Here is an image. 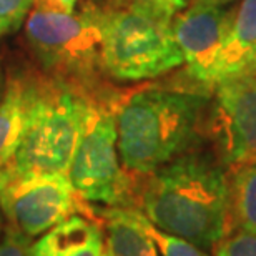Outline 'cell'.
<instances>
[{
    "label": "cell",
    "instance_id": "6da1fadb",
    "mask_svg": "<svg viewBox=\"0 0 256 256\" xmlns=\"http://www.w3.org/2000/svg\"><path fill=\"white\" fill-rule=\"evenodd\" d=\"M146 218L203 250L226 236L230 180L224 168L203 153H183L150 173L142 194Z\"/></svg>",
    "mask_w": 256,
    "mask_h": 256
},
{
    "label": "cell",
    "instance_id": "7a4b0ae2",
    "mask_svg": "<svg viewBox=\"0 0 256 256\" xmlns=\"http://www.w3.org/2000/svg\"><path fill=\"white\" fill-rule=\"evenodd\" d=\"M206 105L208 92L148 86L128 95L115 112L125 170L150 175L186 153Z\"/></svg>",
    "mask_w": 256,
    "mask_h": 256
},
{
    "label": "cell",
    "instance_id": "3957f363",
    "mask_svg": "<svg viewBox=\"0 0 256 256\" xmlns=\"http://www.w3.org/2000/svg\"><path fill=\"white\" fill-rule=\"evenodd\" d=\"M25 100L22 140L5 172L68 175L94 102L80 86L55 76L25 80Z\"/></svg>",
    "mask_w": 256,
    "mask_h": 256
},
{
    "label": "cell",
    "instance_id": "277c9868",
    "mask_svg": "<svg viewBox=\"0 0 256 256\" xmlns=\"http://www.w3.org/2000/svg\"><path fill=\"white\" fill-rule=\"evenodd\" d=\"M172 20L132 7H98L102 70L118 82H142L182 66Z\"/></svg>",
    "mask_w": 256,
    "mask_h": 256
},
{
    "label": "cell",
    "instance_id": "5b68a950",
    "mask_svg": "<svg viewBox=\"0 0 256 256\" xmlns=\"http://www.w3.org/2000/svg\"><path fill=\"white\" fill-rule=\"evenodd\" d=\"M25 35L50 76L76 85L75 82L88 78L100 66L98 5L95 4H86L75 14L65 12L52 0H35L25 20Z\"/></svg>",
    "mask_w": 256,
    "mask_h": 256
},
{
    "label": "cell",
    "instance_id": "8992f818",
    "mask_svg": "<svg viewBox=\"0 0 256 256\" xmlns=\"http://www.w3.org/2000/svg\"><path fill=\"white\" fill-rule=\"evenodd\" d=\"M76 196L106 206H120L130 192L118 153L115 114L94 104L68 168Z\"/></svg>",
    "mask_w": 256,
    "mask_h": 256
},
{
    "label": "cell",
    "instance_id": "52a82bcc",
    "mask_svg": "<svg viewBox=\"0 0 256 256\" xmlns=\"http://www.w3.org/2000/svg\"><path fill=\"white\" fill-rule=\"evenodd\" d=\"M75 208L76 193L64 173L8 175L0 194V210L8 224L28 238L58 226Z\"/></svg>",
    "mask_w": 256,
    "mask_h": 256
},
{
    "label": "cell",
    "instance_id": "ba28073f",
    "mask_svg": "<svg viewBox=\"0 0 256 256\" xmlns=\"http://www.w3.org/2000/svg\"><path fill=\"white\" fill-rule=\"evenodd\" d=\"M213 128L224 163H256V74L253 66L213 86Z\"/></svg>",
    "mask_w": 256,
    "mask_h": 256
},
{
    "label": "cell",
    "instance_id": "9c48e42d",
    "mask_svg": "<svg viewBox=\"0 0 256 256\" xmlns=\"http://www.w3.org/2000/svg\"><path fill=\"white\" fill-rule=\"evenodd\" d=\"M233 18V8L193 4L172 20L186 74L206 90L216 84L220 54Z\"/></svg>",
    "mask_w": 256,
    "mask_h": 256
},
{
    "label": "cell",
    "instance_id": "30bf717a",
    "mask_svg": "<svg viewBox=\"0 0 256 256\" xmlns=\"http://www.w3.org/2000/svg\"><path fill=\"white\" fill-rule=\"evenodd\" d=\"M30 256H104V236L95 223L70 216L32 244Z\"/></svg>",
    "mask_w": 256,
    "mask_h": 256
},
{
    "label": "cell",
    "instance_id": "8fae6325",
    "mask_svg": "<svg viewBox=\"0 0 256 256\" xmlns=\"http://www.w3.org/2000/svg\"><path fill=\"white\" fill-rule=\"evenodd\" d=\"M256 58V0H243L233 8V18L220 54L216 82L250 68Z\"/></svg>",
    "mask_w": 256,
    "mask_h": 256
},
{
    "label": "cell",
    "instance_id": "7c38bea8",
    "mask_svg": "<svg viewBox=\"0 0 256 256\" xmlns=\"http://www.w3.org/2000/svg\"><path fill=\"white\" fill-rule=\"evenodd\" d=\"M110 256H160L140 210L114 206L105 212Z\"/></svg>",
    "mask_w": 256,
    "mask_h": 256
},
{
    "label": "cell",
    "instance_id": "4fadbf2b",
    "mask_svg": "<svg viewBox=\"0 0 256 256\" xmlns=\"http://www.w3.org/2000/svg\"><path fill=\"white\" fill-rule=\"evenodd\" d=\"M25 80L10 78L0 98V168L12 163L25 124Z\"/></svg>",
    "mask_w": 256,
    "mask_h": 256
},
{
    "label": "cell",
    "instance_id": "5bb4252c",
    "mask_svg": "<svg viewBox=\"0 0 256 256\" xmlns=\"http://www.w3.org/2000/svg\"><path fill=\"white\" fill-rule=\"evenodd\" d=\"M230 180V218L243 232L256 234V163L232 168Z\"/></svg>",
    "mask_w": 256,
    "mask_h": 256
},
{
    "label": "cell",
    "instance_id": "9a60e30c",
    "mask_svg": "<svg viewBox=\"0 0 256 256\" xmlns=\"http://www.w3.org/2000/svg\"><path fill=\"white\" fill-rule=\"evenodd\" d=\"M148 232H150L153 242L156 244L160 256H208L203 252V248L196 246L185 238L162 232L150 220H148Z\"/></svg>",
    "mask_w": 256,
    "mask_h": 256
},
{
    "label": "cell",
    "instance_id": "2e32d148",
    "mask_svg": "<svg viewBox=\"0 0 256 256\" xmlns=\"http://www.w3.org/2000/svg\"><path fill=\"white\" fill-rule=\"evenodd\" d=\"M34 4L35 0H0V37L17 32L27 20Z\"/></svg>",
    "mask_w": 256,
    "mask_h": 256
},
{
    "label": "cell",
    "instance_id": "e0dca14e",
    "mask_svg": "<svg viewBox=\"0 0 256 256\" xmlns=\"http://www.w3.org/2000/svg\"><path fill=\"white\" fill-rule=\"evenodd\" d=\"M110 4L120 5V7L138 8L165 18H173L178 12L188 7L190 0H110Z\"/></svg>",
    "mask_w": 256,
    "mask_h": 256
},
{
    "label": "cell",
    "instance_id": "ac0fdd59",
    "mask_svg": "<svg viewBox=\"0 0 256 256\" xmlns=\"http://www.w3.org/2000/svg\"><path fill=\"white\" fill-rule=\"evenodd\" d=\"M214 256H256V234L242 230L233 236H224L214 246Z\"/></svg>",
    "mask_w": 256,
    "mask_h": 256
},
{
    "label": "cell",
    "instance_id": "d6986e66",
    "mask_svg": "<svg viewBox=\"0 0 256 256\" xmlns=\"http://www.w3.org/2000/svg\"><path fill=\"white\" fill-rule=\"evenodd\" d=\"M0 256H30L28 236L8 224L0 240Z\"/></svg>",
    "mask_w": 256,
    "mask_h": 256
},
{
    "label": "cell",
    "instance_id": "ffe728a7",
    "mask_svg": "<svg viewBox=\"0 0 256 256\" xmlns=\"http://www.w3.org/2000/svg\"><path fill=\"white\" fill-rule=\"evenodd\" d=\"M52 2L57 5V7L65 10V12H75V7L78 0H52Z\"/></svg>",
    "mask_w": 256,
    "mask_h": 256
},
{
    "label": "cell",
    "instance_id": "44dd1931",
    "mask_svg": "<svg viewBox=\"0 0 256 256\" xmlns=\"http://www.w3.org/2000/svg\"><path fill=\"white\" fill-rule=\"evenodd\" d=\"M193 4H206V5H214V7H226V5L236 2V0H190Z\"/></svg>",
    "mask_w": 256,
    "mask_h": 256
},
{
    "label": "cell",
    "instance_id": "7402d4cb",
    "mask_svg": "<svg viewBox=\"0 0 256 256\" xmlns=\"http://www.w3.org/2000/svg\"><path fill=\"white\" fill-rule=\"evenodd\" d=\"M7 172H5V168H0V194H2V190L5 186V182H7ZM0 233H2V222H0Z\"/></svg>",
    "mask_w": 256,
    "mask_h": 256
},
{
    "label": "cell",
    "instance_id": "603a6c76",
    "mask_svg": "<svg viewBox=\"0 0 256 256\" xmlns=\"http://www.w3.org/2000/svg\"><path fill=\"white\" fill-rule=\"evenodd\" d=\"M252 66H253V70H254V74H256V58L253 60V65Z\"/></svg>",
    "mask_w": 256,
    "mask_h": 256
},
{
    "label": "cell",
    "instance_id": "cb8c5ba5",
    "mask_svg": "<svg viewBox=\"0 0 256 256\" xmlns=\"http://www.w3.org/2000/svg\"><path fill=\"white\" fill-rule=\"evenodd\" d=\"M0 90H2V76H0ZM2 94V92H0Z\"/></svg>",
    "mask_w": 256,
    "mask_h": 256
},
{
    "label": "cell",
    "instance_id": "d4e9b609",
    "mask_svg": "<svg viewBox=\"0 0 256 256\" xmlns=\"http://www.w3.org/2000/svg\"><path fill=\"white\" fill-rule=\"evenodd\" d=\"M104 256H110V254H108V253H106V254H105V253H104Z\"/></svg>",
    "mask_w": 256,
    "mask_h": 256
}]
</instances>
